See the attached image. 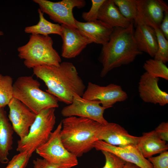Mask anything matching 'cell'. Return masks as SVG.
Masks as SVG:
<instances>
[{
  "label": "cell",
  "mask_w": 168,
  "mask_h": 168,
  "mask_svg": "<svg viewBox=\"0 0 168 168\" xmlns=\"http://www.w3.org/2000/svg\"><path fill=\"white\" fill-rule=\"evenodd\" d=\"M82 97L89 100H98L102 106L109 108L117 102L125 100L128 96L119 85L111 83L101 86L90 82Z\"/></svg>",
  "instance_id": "cell-10"
},
{
  "label": "cell",
  "mask_w": 168,
  "mask_h": 168,
  "mask_svg": "<svg viewBox=\"0 0 168 168\" xmlns=\"http://www.w3.org/2000/svg\"><path fill=\"white\" fill-rule=\"evenodd\" d=\"M61 122V139L68 151L78 157L94 148L93 143L102 124L74 116L65 117Z\"/></svg>",
  "instance_id": "cell-3"
},
{
  "label": "cell",
  "mask_w": 168,
  "mask_h": 168,
  "mask_svg": "<svg viewBox=\"0 0 168 168\" xmlns=\"http://www.w3.org/2000/svg\"><path fill=\"white\" fill-rule=\"evenodd\" d=\"M97 20L113 28H127L132 22L123 16L113 0H105L100 10Z\"/></svg>",
  "instance_id": "cell-20"
},
{
  "label": "cell",
  "mask_w": 168,
  "mask_h": 168,
  "mask_svg": "<svg viewBox=\"0 0 168 168\" xmlns=\"http://www.w3.org/2000/svg\"><path fill=\"white\" fill-rule=\"evenodd\" d=\"M33 69V74L47 87L46 91L67 104L72 103L74 93L82 97L85 91L86 86L71 63L63 62L58 66L43 65Z\"/></svg>",
  "instance_id": "cell-1"
},
{
  "label": "cell",
  "mask_w": 168,
  "mask_h": 168,
  "mask_svg": "<svg viewBox=\"0 0 168 168\" xmlns=\"http://www.w3.org/2000/svg\"><path fill=\"white\" fill-rule=\"evenodd\" d=\"M14 130L4 108L0 109V162L7 163L9 152L12 149Z\"/></svg>",
  "instance_id": "cell-19"
},
{
  "label": "cell",
  "mask_w": 168,
  "mask_h": 168,
  "mask_svg": "<svg viewBox=\"0 0 168 168\" xmlns=\"http://www.w3.org/2000/svg\"><path fill=\"white\" fill-rule=\"evenodd\" d=\"M159 78L153 77L146 72L140 77L138 83L139 96L144 102L163 106L168 103V94L159 88Z\"/></svg>",
  "instance_id": "cell-14"
},
{
  "label": "cell",
  "mask_w": 168,
  "mask_h": 168,
  "mask_svg": "<svg viewBox=\"0 0 168 168\" xmlns=\"http://www.w3.org/2000/svg\"><path fill=\"white\" fill-rule=\"evenodd\" d=\"M138 15L147 24L159 28L164 13L168 12L167 4L162 0H136Z\"/></svg>",
  "instance_id": "cell-17"
},
{
  "label": "cell",
  "mask_w": 168,
  "mask_h": 168,
  "mask_svg": "<svg viewBox=\"0 0 168 168\" xmlns=\"http://www.w3.org/2000/svg\"><path fill=\"white\" fill-rule=\"evenodd\" d=\"M134 21L136 28L134 30L133 36L138 49L154 58L158 49L154 29L146 24L138 15Z\"/></svg>",
  "instance_id": "cell-16"
},
{
  "label": "cell",
  "mask_w": 168,
  "mask_h": 168,
  "mask_svg": "<svg viewBox=\"0 0 168 168\" xmlns=\"http://www.w3.org/2000/svg\"><path fill=\"white\" fill-rule=\"evenodd\" d=\"M93 147L97 150L112 153L126 162L133 164L141 168H153L151 163L144 157L135 145L116 146L97 140L94 142Z\"/></svg>",
  "instance_id": "cell-12"
},
{
  "label": "cell",
  "mask_w": 168,
  "mask_h": 168,
  "mask_svg": "<svg viewBox=\"0 0 168 168\" xmlns=\"http://www.w3.org/2000/svg\"><path fill=\"white\" fill-rule=\"evenodd\" d=\"M146 72L156 77L168 80V68L162 61L150 59L146 60L143 65Z\"/></svg>",
  "instance_id": "cell-24"
},
{
  "label": "cell",
  "mask_w": 168,
  "mask_h": 168,
  "mask_svg": "<svg viewBox=\"0 0 168 168\" xmlns=\"http://www.w3.org/2000/svg\"><path fill=\"white\" fill-rule=\"evenodd\" d=\"M148 160L153 168H168V152H163L156 156H152Z\"/></svg>",
  "instance_id": "cell-30"
},
{
  "label": "cell",
  "mask_w": 168,
  "mask_h": 168,
  "mask_svg": "<svg viewBox=\"0 0 168 168\" xmlns=\"http://www.w3.org/2000/svg\"><path fill=\"white\" fill-rule=\"evenodd\" d=\"M40 82L32 76L18 77L13 84V97L36 114L49 108L58 107L57 99L40 88Z\"/></svg>",
  "instance_id": "cell-5"
},
{
  "label": "cell",
  "mask_w": 168,
  "mask_h": 168,
  "mask_svg": "<svg viewBox=\"0 0 168 168\" xmlns=\"http://www.w3.org/2000/svg\"><path fill=\"white\" fill-rule=\"evenodd\" d=\"M31 156L26 152H19L8 161L5 168H25Z\"/></svg>",
  "instance_id": "cell-27"
},
{
  "label": "cell",
  "mask_w": 168,
  "mask_h": 168,
  "mask_svg": "<svg viewBox=\"0 0 168 168\" xmlns=\"http://www.w3.org/2000/svg\"><path fill=\"white\" fill-rule=\"evenodd\" d=\"M140 137L130 134L119 124L108 122L101 124L96 135V140H101L113 146H122L128 144L136 145Z\"/></svg>",
  "instance_id": "cell-13"
},
{
  "label": "cell",
  "mask_w": 168,
  "mask_h": 168,
  "mask_svg": "<svg viewBox=\"0 0 168 168\" xmlns=\"http://www.w3.org/2000/svg\"><path fill=\"white\" fill-rule=\"evenodd\" d=\"M53 44L49 35L31 34L28 42L17 48L18 56L29 69L43 65L58 66L61 59Z\"/></svg>",
  "instance_id": "cell-4"
},
{
  "label": "cell",
  "mask_w": 168,
  "mask_h": 168,
  "mask_svg": "<svg viewBox=\"0 0 168 168\" xmlns=\"http://www.w3.org/2000/svg\"><path fill=\"white\" fill-rule=\"evenodd\" d=\"M73 96L72 103L62 109L63 116L83 117L103 124L108 123L103 116L105 110L108 108L101 106L99 101L86 100L75 93Z\"/></svg>",
  "instance_id": "cell-9"
},
{
  "label": "cell",
  "mask_w": 168,
  "mask_h": 168,
  "mask_svg": "<svg viewBox=\"0 0 168 168\" xmlns=\"http://www.w3.org/2000/svg\"><path fill=\"white\" fill-rule=\"evenodd\" d=\"M12 78L0 74V108L8 105L13 97Z\"/></svg>",
  "instance_id": "cell-23"
},
{
  "label": "cell",
  "mask_w": 168,
  "mask_h": 168,
  "mask_svg": "<svg viewBox=\"0 0 168 168\" xmlns=\"http://www.w3.org/2000/svg\"><path fill=\"white\" fill-rule=\"evenodd\" d=\"M61 121L51 133L46 142L37 148L36 153L58 168H72L78 164L77 157L68 151L61 139Z\"/></svg>",
  "instance_id": "cell-7"
},
{
  "label": "cell",
  "mask_w": 168,
  "mask_h": 168,
  "mask_svg": "<svg viewBox=\"0 0 168 168\" xmlns=\"http://www.w3.org/2000/svg\"><path fill=\"white\" fill-rule=\"evenodd\" d=\"M3 33L0 30V36L3 35Z\"/></svg>",
  "instance_id": "cell-35"
},
{
  "label": "cell",
  "mask_w": 168,
  "mask_h": 168,
  "mask_svg": "<svg viewBox=\"0 0 168 168\" xmlns=\"http://www.w3.org/2000/svg\"><path fill=\"white\" fill-rule=\"evenodd\" d=\"M1 108H0V109Z\"/></svg>",
  "instance_id": "cell-36"
},
{
  "label": "cell",
  "mask_w": 168,
  "mask_h": 168,
  "mask_svg": "<svg viewBox=\"0 0 168 168\" xmlns=\"http://www.w3.org/2000/svg\"><path fill=\"white\" fill-rule=\"evenodd\" d=\"M8 106L9 109L8 117L14 131L19 136L20 139H22L28 135L37 114L14 97Z\"/></svg>",
  "instance_id": "cell-11"
},
{
  "label": "cell",
  "mask_w": 168,
  "mask_h": 168,
  "mask_svg": "<svg viewBox=\"0 0 168 168\" xmlns=\"http://www.w3.org/2000/svg\"><path fill=\"white\" fill-rule=\"evenodd\" d=\"M55 109H46L37 114L28 135L18 141L17 151H26L31 156L37 148L47 142L55 124Z\"/></svg>",
  "instance_id": "cell-6"
},
{
  "label": "cell",
  "mask_w": 168,
  "mask_h": 168,
  "mask_svg": "<svg viewBox=\"0 0 168 168\" xmlns=\"http://www.w3.org/2000/svg\"><path fill=\"white\" fill-rule=\"evenodd\" d=\"M119 10L126 19L133 22L138 15L136 0H113Z\"/></svg>",
  "instance_id": "cell-25"
},
{
  "label": "cell",
  "mask_w": 168,
  "mask_h": 168,
  "mask_svg": "<svg viewBox=\"0 0 168 168\" xmlns=\"http://www.w3.org/2000/svg\"><path fill=\"white\" fill-rule=\"evenodd\" d=\"M39 21L35 25L26 27L24 29L25 33L31 34L49 35L51 34H57L60 36L62 34V27L59 24H54L47 20L43 13L39 8Z\"/></svg>",
  "instance_id": "cell-22"
},
{
  "label": "cell",
  "mask_w": 168,
  "mask_h": 168,
  "mask_svg": "<svg viewBox=\"0 0 168 168\" xmlns=\"http://www.w3.org/2000/svg\"><path fill=\"white\" fill-rule=\"evenodd\" d=\"M105 0H91V6L88 12L82 13V17L86 22L97 20L100 10Z\"/></svg>",
  "instance_id": "cell-29"
},
{
  "label": "cell",
  "mask_w": 168,
  "mask_h": 168,
  "mask_svg": "<svg viewBox=\"0 0 168 168\" xmlns=\"http://www.w3.org/2000/svg\"><path fill=\"white\" fill-rule=\"evenodd\" d=\"M155 30L156 37L158 49L154 57L165 64L168 61V41L164 36L159 28L155 26H150Z\"/></svg>",
  "instance_id": "cell-26"
},
{
  "label": "cell",
  "mask_w": 168,
  "mask_h": 168,
  "mask_svg": "<svg viewBox=\"0 0 168 168\" xmlns=\"http://www.w3.org/2000/svg\"><path fill=\"white\" fill-rule=\"evenodd\" d=\"M123 168H141L137 166L128 162H126Z\"/></svg>",
  "instance_id": "cell-34"
},
{
  "label": "cell",
  "mask_w": 168,
  "mask_h": 168,
  "mask_svg": "<svg viewBox=\"0 0 168 168\" xmlns=\"http://www.w3.org/2000/svg\"><path fill=\"white\" fill-rule=\"evenodd\" d=\"M101 151L105 159V165L102 168H123L126 162L112 153Z\"/></svg>",
  "instance_id": "cell-28"
},
{
  "label": "cell",
  "mask_w": 168,
  "mask_h": 168,
  "mask_svg": "<svg viewBox=\"0 0 168 168\" xmlns=\"http://www.w3.org/2000/svg\"><path fill=\"white\" fill-rule=\"evenodd\" d=\"M134 32L133 22L127 28H114L109 40L102 45L99 57L103 67L101 77L114 68L132 63L142 53L136 45Z\"/></svg>",
  "instance_id": "cell-2"
},
{
  "label": "cell",
  "mask_w": 168,
  "mask_h": 168,
  "mask_svg": "<svg viewBox=\"0 0 168 168\" xmlns=\"http://www.w3.org/2000/svg\"><path fill=\"white\" fill-rule=\"evenodd\" d=\"M63 40L61 56L67 58H75L89 44L86 38L77 28L61 25Z\"/></svg>",
  "instance_id": "cell-15"
},
{
  "label": "cell",
  "mask_w": 168,
  "mask_h": 168,
  "mask_svg": "<svg viewBox=\"0 0 168 168\" xmlns=\"http://www.w3.org/2000/svg\"><path fill=\"white\" fill-rule=\"evenodd\" d=\"M34 168H58L57 166L52 164L44 158H37L33 161Z\"/></svg>",
  "instance_id": "cell-32"
},
{
  "label": "cell",
  "mask_w": 168,
  "mask_h": 168,
  "mask_svg": "<svg viewBox=\"0 0 168 168\" xmlns=\"http://www.w3.org/2000/svg\"><path fill=\"white\" fill-rule=\"evenodd\" d=\"M39 6V9L44 13L48 15L54 22L77 28L76 20L73 15L72 10L75 7H84L86 2L84 0H62L53 2L47 0H33Z\"/></svg>",
  "instance_id": "cell-8"
},
{
  "label": "cell",
  "mask_w": 168,
  "mask_h": 168,
  "mask_svg": "<svg viewBox=\"0 0 168 168\" xmlns=\"http://www.w3.org/2000/svg\"><path fill=\"white\" fill-rule=\"evenodd\" d=\"M77 29L86 38L89 44L102 45L109 40L114 28L100 20L82 22L76 20Z\"/></svg>",
  "instance_id": "cell-18"
},
{
  "label": "cell",
  "mask_w": 168,
  "mask_h": 168,
  "mask_svg": "<svg viewBox=\"0 0 168 168\" xmlns=\"http://www.w3.org/2000/svg\"><path fill=\"white\" fill-rule=\"evenodd\" d=\"M136 146L144 157L148 159L168 149L166 142L160 139L154 130L144 133L140 137Z\"/></svg>",
  "instance_id": "cell-21"
},
{
  "label": "cell",
  "mask_w": 168,
  "mask_h": 168,
  "mask_svg": "<svg viewBox=\"0 0 168 168\" xmlns=\"http://www.w3.org/2000/svg\"><path fill=\"white\" fill-rule=\"evenodd\" d=\"M155 132L161 140L166 142L168 141V122H163L155 128Z\"/></svg>",
  "instance_id": "cell-31"
},
{
  "label": "cell",
  "mask_w": 168,
  "mask_h": 168,
  "mask_svg": "<svg viewBox=\"0 0 168 168\" xmlns=\"http://www.w3.org/2000/svg\"><path fill=\"white\" fill-rule=\"evenodd\" d=\"M159 29L164 36L168 40V12L164 13L163 18L160 26Z\"/></svg>",
  "instance_id": "cell-33"
}]
</instances>
